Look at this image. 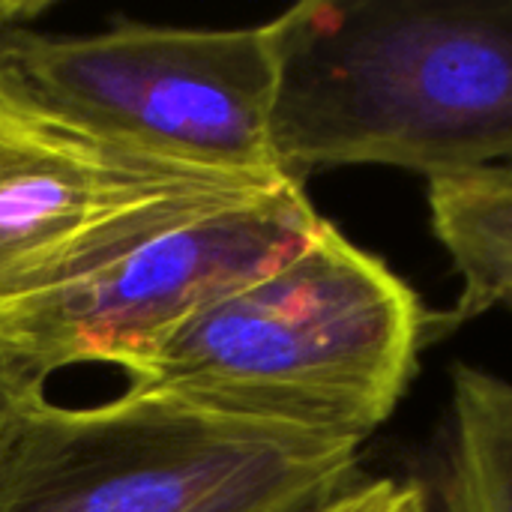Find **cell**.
I'll return each mask as SVG.
<instances>
[{
	"mask_svg": "<svg viewBox=\"0 0 512 512\" xmlns=\"http://www.w3.org/2000/svg\"><path fill=\"white\" fill-rule=\"evenodd\" d=\"M267 24L282 177L512 165V0H303Z\"/></svg>",
	"mask_w": 512,
	"mask_h": 512,
	"instance_id": "6da1fadb",
	"label": "cell"
},
{
	"mask_svg": "<svg viewBox=\"0 0 512 512\" xmlns=\"http://www.w3.org/2000/svg\"><path fill=\"white\" fill-rule=\"evenodd\" d=\"M432 312L333 222L282 267L117 363L132 393L366 441L420 369Z\"/></svg>",
	"mask_w": 512,
	"mask_h": 512,
	"instance_id": "7a4b0ae2",
	"label": "cell"
},
{
	"mask_svg": "<svg viewBox=\"0 0 512 512\" xmlns=\"http://www.w3.org/2000/svg\"><path fill=\"white\" fill-rule=\"evenodd\" d=\"M360 447L159 393H36L0 447V512H312L360 480Z\"/></svg>",
	"mask_w": 512,
	"mask_h": 512,
	"instance_id": "3957f363",
	"label": "cell"
},
{
	"mask_svg": "<svg viewBox=\"0 0 512 512\" xmlns=\"http://www.w3.org/2000/svg\"><path fill=\"white\" fill-rule=\"evenodd\" d=\"M0 75L69 123L168 162L282 177L270 120V24L198 30L123 21L96 36L0 33ZM288 180V177H285Z\"/></svg>",
	"mask_w": 512,
	"mask_h": 512,
	"instance_id": "277c9868",
	"label": "cell"
},
{
	"mask_svg": "<svg viewBox=\"0 0 512 512\" xmlns=\"http://www.w3.org/2000/svg\"><path fill=\"white\" fill-rule=\"evenodd\" d=\"M324 222L291 180L177 219L63 285L0 306V369L45 387L75 363L117 366L291 261Z\"/></svg>",
	"mask_w": 512,
	"mask_h": 512,
	"instance_id": "5b68a950",
	"label": "cell"
},
{
	"mask_svg": "<svg viewBox=\"0 0 512 512\" xmlns=\"http://www.w3.org/2000/svg\"><path fill=\"white\" fill-rule=\"evenodd\" d=\"M282 183L114 144L0 75V306L63 285L177 219Z\"/></svg>",
	"mask_w": 512,
	"mask_h": 512,
	"instance_id": "8992f818",
	"label": "cell"
},
{
	"mask_svg": "<svg viewBox=\"0 0 512 512\" xmlns=\"http://www.w3.org/2000/svg\"><path fill=\"white\" fill-rule=\"evenodd\" d=\"M426 204L459 276L453 309L432 315L429 342H435L492 309H512V165L432 177Z\"/></svg>",
	"mask_w": 512,
	"mask_h": 512,
	"instance_id": "52a82bcc",
	"label": "cell"
},
{
	"mask_svg": "<svg viewBox=\"0 0 512 512\" xmlns=\"http://www.w3.org/2000/svg\"><path fill=\"white\" fill-rule=\"evenodd\" d=\"M453 447L438 474L459 512H512V381L456 363Z\"/></svg>",
	"mask_w": 512,
	"mask_h": 512,
	"instance_id": "ba28073f",
	"label": "cell"
},
{
	"mask_svg": "<svg viewBox=\"0 0 512 512\" xmlns=\"http://www.w3.org/2000/svg\"><path fill=\"white\" fill-rule=\"evenodd\" d=\"M420 477H360L345 492L312 512H417Z\"/></svg>",
	"mask_w": 512,
	"mask_h": 512,
	"instance_id": "9c48e42d",
	"label": "cell"
},
{
	"mask_svg": "<svg viewBox=\"0 0 512 512\" xmlns=\"http://www.w3.org/2000/svg\"><path fill=\"white\" fill-rule=\"evenodd\" d=\"M36 393H42L39 384L21 381V378H15V375H9V372L0 369V447H3V441H6V435H9V426L15 423L18 411H21Z\"/></svg>",
	"mask_w": 512,
	"mask_h": 512,
	"instance_id": "30bf717a",
	"label": "cell"
},
{
	"mask_svg": "<svg viewBox=\"0 0 512 512\" xmlns=\"http://www.w3.org/2000/svg\"><path fill=\"white\" fill-rule=\"evenodd\" d=\"M51 9V0H0V33L12 27H24Z\"/></svg>",
	"mask_w": 512,
	"mask_h": 512,
	"instance_id": "8fae6325",
	"label": "cell"
},
{
	"mask_svg": "<svg viewBox=\"0 0 512 512\" xmlns=\"http://www.w3.org/2000/svg\"><path fill=\"white\" fill-rule=\"evenodd\" d=\"M417 512H459L453 507L450 495L444 492L441 480H420V501H417Z\"/></svg>",
	"mask_w": 512,
	"mask_h": 512,
	"instance_id": "7c38bea8",
	"label": "cell"
}]
</instances>
